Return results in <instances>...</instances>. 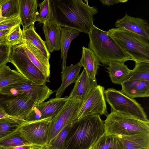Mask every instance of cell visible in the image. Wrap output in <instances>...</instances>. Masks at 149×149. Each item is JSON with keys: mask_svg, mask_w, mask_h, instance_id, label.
I'll use <instances>...</instances> for the list:
<instances>
[{"mask_svg": "<svg viewBox=\"0 0 149 149\" xmlns=\"http://www.w3.org/2000/svg\"><path fill=\"white\" fill-rule=\"evenodd\" d=\"M56 21L61 26L88 34L93 26L94 16L98 12L88 0H52Z\"/></svg>", "mask_w": 149, "mask_h": 149, "instance_id": "1", "label": "cell"}, {"mask_svg": "<svg viewBox=\"0 0 149 149\" xmlns=\"http://www.w3.org/2000/svg\"><path fill=\"white\" fill-rule=\"evenodd\" d=\"M104 133V123L99 115L76 120L66 137L65 149H90Z\"/></svg>", "mask_w": 149, "mask_h": 149, "instance_id": "2", "label": "cell"}, {"mask_svg": "<svg viewBox=\"0 0 149 149\" xmlns=\"http://www.w3.org/2000/svg\"><path fill=\"white\" fill-rule=\"evenodd\" d=\"M88 34V48L93 51L103 65L115 61L125 63L132 60L107 34V31L93 24Z\"/></svg>", "mask_w": 149, "mask_h": 149, "instance_id": "3", "label": "cell"}, {"mask_svg": "<svg viewBox=\"0 0 149 149\" xmlns=\"http://www.w3.org/2000/svg\"><path fill=\"white\" fill-rule=\"evenodd\" d=\"M107 34L135 63L149 62V40L126 30L113 28Z\"/></svg>", "mask_w": 149, "mask_h": 149, "instance_id": "4", "label": "cell"}, {"mask_svg": "<svg viewBox=\"0 0 149 149\" xmlns=\"http://www.w3.org/2000/svg\"><path fill=\"white\" fill-rule=\"evenodd\" d=\"M103 123L106 135L129 136L149 133V122L117 112L112 111Z\"/></svg>", "mask_w": 149, "mask_h": 149, "instance_id": "5", "label": "cell"}, {"mask_svg": "<svg viewBox=\"0 0 149 149\" xmlns=\"http://www.w3.org/2000/svg\"><path fill=\"white\" fill-rule=\"evenodd\" d=\"M106 101L112 111L119 112L141 120L149 122L143 108L134 98H130L113 88L104 90Z\"/></svg>", "mask_w": 149, "mask_h": 149, "instance_id": "6", "label": "cell"}, {"mask_svg": "<svg viewBox=\"0 0 149 149\" xmlns=\"http://www.w3.org/2000/svg\"><path fill=\"white\" fill-rule=\"evenodd\" d=\"M12 47L9 62L15 66L17 71L28 80L37 84H46L50 82L49 78L29 59L22 44Z\"/></svg>", "mask_w": 149, "mask_h": 149, "instance_id": "7", "label": "cell"}, {"mask_svg": "<svg viewBox=\"0 0 149 149\" xmlns=\"http://www.w3.org/2000/svg\"><path fill=\"white\" fill-rule=\"evenodd\" d=\"M52 118L32 121H24L19 129L31 144L45 147L47 144L49 125Z\"/></svg>", "mask_w": 149, "mask_h": 149, "instance_id": "8", "label": "cell"}, {"mask_svg": "<svg viewBox=\"0 0 149 149\" xmlns=\"http://www.w3.org/2000/svg\"><path fill=\"white\" fill-rule=\"evenodd\" d=\"M81 104L74 98H68L61 109L50 121L47 144L65 126L77 120Z\"/></svg>", "mask_w": 149, "mask_h": 149, "instance_id": "9", "label": "cell"}, {"mask_svg": "<svg viewBox=\"0 0 149 149\" xmlns=\"http://www.w3.org/2000/svg\"><path fill=\"white\" fill-rule=\"evenodd\" d=\"M35 106L33 102L23 95L9 96L0 93V107L12 117L24 120Z\"/></svg>", "mask_w": 149, "mask_h": 149, "instance_id": "10", "label": "cell"}, {"mask_svg": "<svg viewBox=\"0 0 149 149\" xmlns=\"http://www.w3.org/2000/svg\"><path fill=\"white\" fill-rule=\"evenodd\" d=\"M104 88L97 85L91 91L79 109L77 120L93 115L108 114L104 94Z\"/></svg>", "mask_w": 149, "mask_h": 149, "instance_id": "11", "label": "cell"}, {"mask_svg": "<svg viewBox=\"0 0 149 149\" xmlns=\"http://www.w3.org/2000/svg\"><path fill=\"white\" fill-rule=\"evenodd\" d=\"M68 98L67 96L63 98L55 97L35 106L26 120L32 121L49 118L52 119L61 109Z\"/></svg>", "mask_w": 149, "mask_h": 149, "instance_id": "12", "label": "cell"}, {"mask_svg": "<svg viewBox=\"0 0 149 149\" xmlns=\"http://www.w3.org/2000/svg\"><path fill=\"white\" fill-rule=\"evenodd\" d=\"M117 28L126 30L141 36L149 40V26L147 21L140 17H134L126 13L115 23Z\"/></svg>", "mask_w": 149, "mask_h": 149, "instance_id": "13", "label": "cell"}, {"mask_svg": "<svg viewBox=\"0 0 149 149\" xmlns=\"http://www.w3.org/2000/svg\"><path fill=\"white\" fill-rule=\"evenodd\" d=\"M45 37V43L49 52L60 49L61 26L54 17L45 22L42 26Z\"/></svg>", "mask_w": 149, "mask_h": 149, "instance_id": "14", "label": "cell"}, {"mask_svg": "<svg viewBox=\"0 0 149 149\" xmlns=\"http://www.w3.org/2000/svg\"><path fill=\"white\" fill-rule=\"evenodd\" d=\"M97 85V81L89 77L84 69L75 81L73 88L68 97L74 98L82 103Z\"/></svg>", "mask_w": 149, "mask_h": 149, "instance_id": "15", "label": "cell"}, {"mask_svg": "<svg viewBox=\"0 0 149 149\" xmlns=\"http://www.w3.org/2000/svg\"><path fill=\"white\" fill-rule=\"evenodd\" d=\"M24 50L31 61L47 77L50 74L49 59L39 49L24 40L22 44Z\"/></svg>", "mask_w": 149, "mask_h": 149, "instance_id": "16", "label": "cell"}, {"mask_svg": "<svg viewBox=\"0 0 149 149\" xmlns=\"http://www.w3.org/2000/svg\"><path fill=\"white\" fill-rule=\"evenodd\" d=\"M38 6L36 0H19L18 17L23 29L34 25L38 14Z\"/></svg>", "mask_w": 149, "mask_h": 149, "instance_id": "17", "label": "cell"}, {"mask_svg": "<svg viewBox=\"0 0 149 149\" xmlns=\"http://www.w3.org/2000/svg\"><path fill=\"white\" fill-rule=\"evenodd\" d=\"M120 91L132 98L149 96V81L128 79L121 85Z\"/></svg>", "mask_w": 149, "mask_h": 149, "instance_id": "18", "label": "cell"}, {"mask_svg": "<svg viewBox=\"0 0 149 149\" xmlns=\"http://www.w3.org/2000/svg\"><path fill=\"white\" fill-rule=\"evenodd\" d=\"M100 61L93 51L88 48L82 47V56L79 62L84 67L87 75L94 81H96V76Z\"/></svg>", "mask_w": 149, "mask_h": 149, "instance_id": "19", "label": "cell"}, {"mask_svg": "<svg viewBox=\"0 0 149 149\" xmlns=\"http://www.w3.org/2000/svg\"><path fill=\"white\" fill-rule=\"evenodd\" d=\"M81 67L78 63L75 65L72 64L66 66L62 69L61 84L59 87L54 91L56 93V97H61L67 87L75 82L79 75Z\"/></svg>", "mask_w": 149, "mask_h": 149, "instance_id": "20", "label": "cell"}, {"mask_svg": "<svg viewBox=\"0 0 149 149\" xmlns=\"http://www.w3.org/2000/svg\"><path fill=\"white\" fill-rule=\"evenodd\" d=\"M107 68L111 82L121 85L129 79L132 70L129 69L124 63L115 61L111 63Z\"/></svg>", "mask_w": 149, "mask_h": 149, "instance_id": "21", "label": "cell"}, {"mask_svg": "<svg viewBox=\"0 0 149 149\" xmlns=\"http://www.w3.org/2000/svg\"><path fill=\"white\" fill-rule=\"evenodd\" d=\"M117 136L123 149H149V133Z\"/></svg>", "mask_w": 149, "mask_h": 149, "instance_id": "22", "label": "cell"}, {"mask_svg": "<svg viewBox=\"0 0 149 149\" xmlns=\"http://www.w3.org/2000/svg\"><path fill=\"white\" fill-rule=\"evenodd\" d=\"M80 32L72 28L61 26L60 42L61 58L62 59V69L66 67L68 50L72 41L78 36Z\"/></svg>", "mask_w": 149, "mask_h": 149, "instance_id": "23", "label": "cell"}, {"mask_svg": "<svg viewBox=\"0 0 149 149\" xmlns=\"http://www.w3.org/2000/svg\"><path fill=\"white\" fill-rule=\"evenodd\" d=\"M28 80L18 71L6 64L0 67V90L2 88Z\"/></svg>", "mask_w": 149, "mask_h": 149, "instance_id": "24", "label": "cell"}, {"mask_svg": "<svg viewBox=\"0 0 149 149\" xmlns=\"http://www.w3.org/2000/svg\"><path fill=\"white\" fill-rule=\"evenodd\" d=\"M24 40L30 43L41 51L49 59L50 54L46 46L45 42L35 31L34 25L22 30Z\"/></svg>", "mask_w": 149, "mask_h": 149, "instance_id": "25", "label": "cell"}, {"mask_svg": "<svg viewBox=\"0 0 149 149\" xmlns=\"http://www.w3.org/2000/svg\"><path fill=\"white\" fill-rule=\"evenodd\" d=\"M23 145H32L23 136L19 128L15 131L0 139V147L3 148Z\"/></svg>", "mask_w": 149, "mask_h": 149, "instance_id": "26", "label": "cell"}, {"mask_svg": "<svg viewBox=\"0 0 149 149\" xmlns=\"http://www.w3.org/2000/svg\"><path fill=\"white\" fill-rule=\"evenodd\" d=\"M90 149H123L117 136L106 135L101 136Z\"/></svg>", "mask_w": 149, "mask_h": 149, "instance_id": "27", "label": "cell"}, {"mask_svg": "<svg viewBox=\"0 0 149 149\" xmlns=\"http://www.w3.org/2000/svg\"><path fill=\"white\" fill-rule=\"evenodd\" d=\"M40 8L36 21L43 24L46 21L54 17L52 0H45L39 4Z\"/></svg>", "mask_w": 149, "mask_h": 149, "instance_id": "28", "label": "cell"}, {"mask_svg": "<svg viewBox=\"0 0 149 149\" xmlns=\"http://www.w3.org/2000/svg\"><path fill=\"white\" fill-rule=\"evenodd\" d=\"M129 79L149 81V62L135 63Z\"/></svg>", "mask_w": 149, "mask_h": 149, "instance_id": "29", "label": "cell"}, {"mask_svg": "<svg viewBox=\"0 0 149 149\" xmlns=\"http://www.w3.org/2000/svg\"><path fill=\"white\" fill-rule=\"evenodd\" d=\"M65 126L45 147L46 149H65V142L68 132L75 121Z\"/></svg>", "mask_w": 149, "mask_h": 149, "instance_id": "30", "label": "cell"}, {"mask_svg": "<svg viewBox=\"0 0 149 149\" xmlns=\"http://www.w3.org/2000/svg\"><path fill=\"white\" fill-rule=\"evenodd\" d=\"M24 121L10 118H0V139L17 130Z\"/></svg>", "mask_w": 149, "mask_h": 149, "instance_id": "31", "label": "cell"}, {"mask_svg": "<svg viewBox=\"0 0 149 149\" xmlns=\"http://www.w3.org/2000/svg\"><path fill=\"white\" fill-rule=\"evenodd\" d=\"M3 17L18 16L19 0H0Z\"/></svg>", "mask_w": 149, "mask_h": 149, "instance_id": "32", "label": "cell"}, {"mask_svg": "<svg viewBox=\"0 0 149 149\" xmlns=\"http://www.w3.org/2000/svg\"><path fill=\"white\" fill-rule=\"evenodd\" d=\"M20 24L14 28L8 35L5 42L8 46L12 47L23 42L24 40Z\"/></svg>", "mask_w": 149, "mask_h": 149, "instance_id": "33", "label": "cell"}, {"mask_svg": "<svg viewBox=\"0 0 149 149\" xmlns=\"http://www.w3.org/2000/svg\"><path fill=\"white\" fill-rule=\"evenodd\" d=\"M11 48L5 42L0 43V67L9 62Z\"/></svg>", "mask_w": 149, "mask_h": 149, "instance_id": "34", "label": "cell"}, {"mask_svg": "<svg viewBox=\"0 0 149 149\" xmlns=\"http://www.w3.org/2000/svg\"><path fill=\"white\" fill-rule=\"evenodd\" d=\"M21 24L18 16H14L6 18L0 22V31L13 28Z\"/></svg>", "mask_w": 149, "mask_h": 149, "instance_id": "35", "label": "cell"}, {"mask_svg": "<svg viewBox=\"0 0 149 149\" xmlns=\"http://www.w3.org/2000/svg\"><path fill=\"white\" fill-rule=\"evenodd\" d=\"M100 1L103 5L110 6V5L119 3L127 2V0H100Z\"/></svg>", "mask_w": 149, "mask_h": 149, "instance_id": "36", "label": "cell"}, {"mask_svg": "<svg viewBox=\"0 0 149 149\" xmlns=\"http://www.w3.org/2000/svg\"><path fill=\"white\" fill-rule=\"evenodd\" d=\"M14 28L0 31V43L5 42L8 35Z\"/></svg>", "mask_w": 149, "mask_h": 149, "instance_id": "37", "label": "cell"}, {"mask_svg": "<svg viewBox=\"0 0 149 149\" xmlns=\"http://www.w3.org/2000/svg\"><path fill=\"white\" fill-rule=\"evenodd\" d=\"M34 146V145H23L4 148L5 149H31Z\"/></svg>", "mask_w": 149, "mask_h": 149, "instance_id": "38", "label": "cell"}, {"mask_svg": "<svg viewBox=\"0 0 149 149\" xmlns=\"http://www.w3.org/2000/svg\"><path fill=\"white\" fill-rule=\"evenodd\" d=\"M10 118L17 120L24 121L9 116L7 114L4 110L2 108L0 107V118Z\"/></svg>", "mask_w": 149, "mask_h": 149, "instance_id": "39", "label": "cell"}, {"mask_svg": "<svg viewBox=\"0 0 149 149\" xmlns=\"http://www.w3.org/2000/svg\"><path fill=\"white\" fill-rule=\"evenodd\" d=\"M5 17H3L2 14L1 7L0 4V22L4 20Z\"/></svg>", "mask_w": 149, "mask_h": 149, "instance_id": "40", "label": "cell"}, {"mask_svg": "<svg viewBox=\"0 0 149 149\" xmlns=\"http://www.w3.org/2000/svg\"><path fill=\"white\" fill-rule=\"evenodd\" d=\"M31 149H46L45 147L34 146Z\"/></svg>", "mask_w": 149, "mask_h": 149, "instance_id": "41", "label": "cell"}, {"mask_svg": "<svg viewBox=\"0 0 149 149\" xmlns=\"http://www.w3.org/2000/svg\"><path fill=\"white\" fill-rule=\"evenodd\" d=\"M0 149H4V148H3L0 147Z\"/></svg>", "mask_w": 149, "mask_h": 149, "instance_id": "42", "label": "cell"}]
</instances>
